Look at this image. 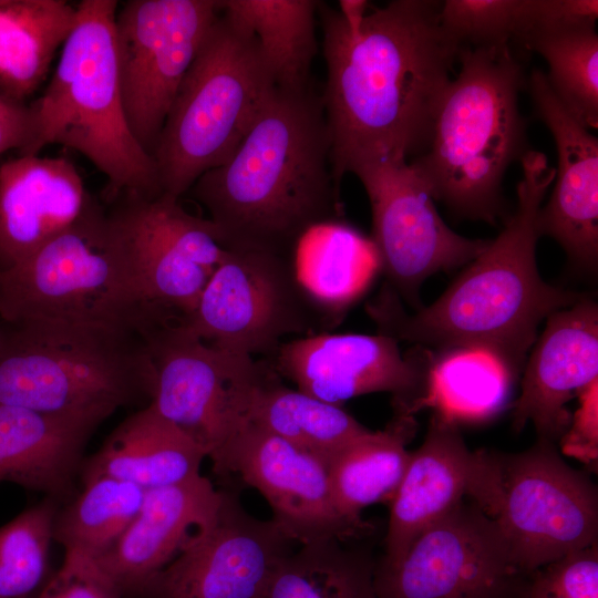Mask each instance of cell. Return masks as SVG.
Listing matches in <instances>:
<instances>
[{"label":"cell","instance_id":"6da1fadb","mask_svg":"<svg viewBox=\"0 0 598 598\" xmlns=\"http://www.w3.org/2000/svg\"><path fill=\"white\" fill-rule=\"evenodd\" d=\"M440 8L433 0L370 7L353 35L338 11L319 1L327 65L321 100L339 188L359 159L410 161L426 148L458 52L440 27Z\"/></svg>","mask_w":598,"mask_h":598},{"label":"cell","instance_id":"7a4b0ae2","mask_svg":"<svg viewBox=\"0 0 598 598\" xmlns=\"http://www.w3.org/2000/svg\"><path fill=\"white\" fill-rule=\"evenodd\" d=\"M519 163L523 174L516 209L496 239L433 303L414 313L406 312L399 295L385 283L367 305L379 333L436 350L482 349L517 378L540 322L586 296L551 286L540 277L536 262L538 215L555 167L535 150Z\"/></svg>","mask_w":598,"mask_h":598},{"label":"cell","instance_id":"3957f363","mask_svg":"<svg viewBox=\"0 0 598 598\" xmlns=\"http://www.w3.org/2000/svg\"><path fill=\"white\" fill-rule=\"evenodd\" d=\"M187 193L226 249L296 256L313 229L342 216L321 94L276 86L233 155Z\"/></svg>","mask_w":598,"mask_h":598},{"label":"cell","instance_id":"277c9868","mask_svg":"<svg viewBox=\"0 0 598 598\" xmlns=\"http://www.w3.org/2000/svg\"><path fill=\"white\" fill-rule=\"evenodd\" d=\"M456 61L461 69L441 100L430 142L410 163L434 200L495 226L506 215L505 174L532 150L518 106L527 78L511 44L462 48Z\"/></svg>","mask_w":598,"mask_h":598},{"label":"cell","instance_id":"5b68a950","mask_svg":"<svg viewBox=\"0 0 598 598\" xmlns=\"http://www.w3.org/2000/svg\"><path fill=\"white\" fill-rule=\"evenodd\" d=\"M10 327L0 344V404L101 422L120 408L150 404L148 333L55 320Z\"/></svg>","mask_w":598,"mask_h":598},{"label":"cell","instance_id":"8992f818","mask_svg":"<svg viewBox=\"0 0 598 598\" xmlns=\"http://www.w3.org/2000/svg\"><path fill=\"white\" fill-rule=\"evenodd\" d=\"M116 0H82L43 93L30 104L34 137L24 155L60 144L86 157L107 179L105 202L123 192L162 194L152 157L124 112L115 35Z\"/></svg>","mask_w":598,"mask_h":598},{"label":"cell","instance_id":"52a82bcc","mask_svg":"<svg viewBox=\"0 0 598 598\" xmlns=\"http://www.w3.org/2000/svg\"><path fill=\"white\" fill-rule=\"evenodd\" d=\"M0 318L9 326L55 320L145 333L166 326L141 295L117 221L91 194L66 229L0 270Z\"/></svg>","mask_w":598,"mask_h":598},{"label":"cell","instance_id":"ba28073f","mask_svg":"<svg viewBox=\"0 0 598 598\" xmlns=\"http://www.w3.org/2000/svg\"><path fill=\"white\" fill-rule=\"evenodd\" d=\"M275 89L256 37L220 11L152 154L162 193L181 198L204 173L225 163Z\"/></svg>","mask_w":598,"mask_h":598},{"label":"cell","instance_id":"9c48e42d","mask_svg":"<svg viewBox=\"0 0 598 598\" xmlns=\"http://www.w3.org/2000/svg\"><path fill=\"white\" fill-rule=\"evenodd\" d=\"M466 496L496 524L526 575L597 544V488L551 441L537 439L518 453L473 452Z\"/></svg>","mask_w":598,"mask_h":598},{"label":"cell","instance_id":"30bf717a","mask_svg":"<svg viewBox=\"0 0 598 598\" xmlns=\"http://www.w3.org/2000/svg\"><path fill=\"white\" fill-rule=\"evenodd\" d=\"M334 317L303 285L296 256L229 250L183 324L225 351L272 357L283 338L310 336Z\"/></svg>","mask_w":598,"mask_h":598},{"label":"cell","instance_id":"8fae6325","mask_svg":"<svg viewBox=\"0 0 598 598\" xmlns=\"http://www.w3.org/2000/svg\"><path fill=\"white\" fill-rule=\"evenodd\" d=\"M147 339L154 375L150 405L212 461L247 422L268 367L206 343L183 322L157 328Z\"/></svg>","mask_w":598,"mask_h":598},{"label":"cell","instance_id":"7c38bea8","mask_svg":"<svg viewBox=\"0 0 598 598\" xmlns=\"http://www.w3.org/2000/svg\"><path fill=\"white\" fill-rule=\"evenodd\" d=\"M348 173L363 185L372 214V244L388 285L419 309L430 276L467 265L491 239L453 231L437 213L430 188L409 159L377 155L352 163Z\"/></svg>","mask_w":598,"mask_h":598},{"label":"cell","instance_id":"4fadbf2b","mask_svg":"<svg viewBox=\"0 0 598 598\" xmlns=\"http://www.w3.org/2000/svg\"><path fill=\"white\" fill-rule=\"evenodd\" d=\"M220 12V0H128L115 14L128 127L152 157L177 90Z\"/></svg>","mask_w":598,"mask_h":598},{"label":"cell","instance_id":"5bb4252c","mask_svg":"<svg viewBox=\"0 0 598 598\" xmlns=\"http://www.w3.org/2000/svg\"><path fill=\"white\" fill-rule=\"evenodd\" d=\"M528 578L496 524L464 499L374 569L378 598H523Z\"/></svg>","mask_w":598,"mask_h":598},{"label":"cell","instance_id":"9a60e30c","mask_svg":"<svg viewBox=\"0 0 598 598\" xmlns=\"http://www.w3.org/2000/svg\"><path fill=\"white\" fill-rule=\"evenodd\" d=\"M109 204L143 299L166 323L183 322L228 252L214 224L164 193L123 192Z\"/></svg>","mask_w":598,"mask_h":598},{"label":"cell","instance_id":"2e32d148","mask_svg":"<svg viewBox=\"0 0 598 598\" xmlns=\"http://www.w3.org/2000/svg\"><path fill=\"white\" fill-rule=\"evenodd\" d=\"M432 350L416 346L402 353L390 336L319 332L282 342L272 370L300 391L341 405L360 395L388 392L394 414L424 408Z\"/></svg>","mask_w":598,"mask_h":598},{"label":"cell","instance_id":"e0dca14e","mask_svg":"<svg viewBox=\"0 0 598 598\" xmlns=\"http://www.w3.org/2000/svg\"><path fill=\"white\" fill-rule=\"evenodd\" d=\"M295 542L221 491L219 507L138 598H261Z\"/></svg>","mask_w":598,"mask_h":598},{"label":"cell","instance_id":"ac0fdd59","mask_svg":"<svg viewBox=\"0 0 598 598\" xmlns=\"http://www.w3.org/2000/svg\"><path fill=\"white\" fill-rule=\"evenodd\" d=\"M212 462L217 474H237L257 489L272 511L271 519L295 543L361 539L371 530L338 512L324 463L250 422Z\"/></svg>","mask_w":598,"mask_h":598},{"label":"cell","instance_id":"d6986e66","mask_svg":"<svg viewBox=\"0 0 598 598\" xmlns=\"http://www.w3.org/2000/svg\"><path fill=\"white\" fill-rule=\"evenodd\" d=\"M526 86L557 152L554 188L538 215L540 237L555 239L576 268L592 274L598 265V138L560 103L544 71L534 69Z\"/></svg>","mask_w":598,"mask_h":598},{"label":"cell","instance_id":"ffe728a7","mask_svg":"<svg viewBox=\"0 0 598 598\" xmlns=\"http://www.w3.org/2000/svg\"><path fill=\"white\" fill-rule=\"evenodd\" d=\"M512 412L519 432L527 422L537 437L559 441L571 414L566 404L598 380V307L587 295L546 319L523 368Z\"/></svg>","mask_w":598,"mask_h":598},{"label":"cell","instance_id":"44dd1931","mask_svg":"<svg viewBox=\"0 0 598 598\" xmlns=\"http://www.w3.org/2000/svg\"><path fill=\"white\" fill-rule=\"evenodd\" d=\"M220 501L221 491L203 475L146 491L134 520L95 563L122 598H138L188 539L213 519Z\"/></svg>","mask_w":598,"mask_h":598},{"label":"cell","instance_id":"7402d4cb","mask_svg":"<svg viewBox=\"0 0 598 598\" xmlns=\"http://www.w3.org/2000/svg\"><path fill=\"white\" fill-rule=\"evenodd\" d=\"M89 192L64 157L18 155L0 165V270L25 259L66 229Z\"/></svg>","mask_w":598,"mask_h":598},{"label":"cell","instance_id":"603a6c76","mask_svg":"<svg viewBox=\"0 0 598 598\" xmlns=\"http://www.w3.org/2000/svg\"><path fill=\"white\" fill-rule=\"evenodd\" d=\"M473 452L454 421L434 412L422 444L410 452L403 477L390 502L385 549L380 561L393 563L425 528L466 496Z\"/></svg>","mask_w":598,"mask_h":598},{"label":"cell","instance_id":"cb8c5ba5","mask_svg":"<svg viewBox=\"0 0 598 598\" xmlns=\"http://www.w3.org/2000/svg\"><path fill=\"white\" fill-rule=\"evenodd\" d=\"M101 423L0 404V483L65 503L74 494L85 447Z\"/></svg>","mask_w":598,"mask_h":598},{"label":"cell","instance_id":"d4e9b609","mask_svg":"<svg viewBox=\"0 0 598 598\" xmlns=\"http://www.w3.org/2000/svg\"><path fill=\"white\" fill-rule=\"evenodd\" d=\"M203 448L150 404L126 416L100 448L84 458L81 482L109 476L145 491L200 476Z\"/></svg>","mask_w":598,"mask_h":598},{"label":"cell","instance_id":"484cf974","mask_svg":"<svg viewBox=\"0 0 598 598\" xmlns=\"http://www.w3.org/2000/svg\"><path fill=\"white\" fill-rule=\"evenodd\" d=\"M416 429L414 415L394 414L383 430H369L328 462L331 495L347 520L370 526L361 518V512L373 504L391 502L409 462L406 446Z\"/></svg>","mask_w":598,"mask_h":598},{"label":"cell","instance_id":"4316f807","mask_svg":"<svg viewBox=\"0 0 598 598\" xmlns=\"http://www.w3.org/2000/svg\"><path fill=\"white\" fill-rule=\"evenodd\" d=\"M75 20L76 4L64 0H0V93L24 103L47 79Z\"/></svg>","mask_w":598,"mask_h":598},{"label":"cell","instance_id":"83f0119b","mask_svg":"<svg viewBox=\"0 0 598 598\" xmlns=\"http://www.w3.org/2000/svg\"><path fill=\"white\" fill-rule=\"evenodd\" d=\"M247 422L317 457L326 466L343 446L369 431L341 405L282 384L271 367L254 393Z\"/></svg>","mask_w":598,"mask_h":598},{"label":"cell","instance_id":"f1b7e54d","mask_svg":"<svg viewBox=\"0 0 598 598\" xmlns=\"http://www.w3.org/2000/svg\"><path fill=\"white\" fill-rule=\"evenodd\" d=\"M315 0H220V11L252 33L276 86L301 91L312 86L318 51Z\"/></svg>","mask_w":598,"mask_h":598},{"label":"cell","instance_id":"f546056e","mask_svg":"<svg viewBox=\"0 0 598 598\" xmlns=\"http://www.w3.org/2000/svg\"><path fill=\"white\" fill-rule=\"evenodd\" d=\"M515 44L548 65L546 80L566 110L590 131L598 127V33L596 22L547 23L530 28ZM514 45V44H513Z\"/></svg>","mask_w":598,"mask_h":598},{"label":"cell","instance_id":"4dcf8cb0","mask_svg":"<svg viewBox=\"0 0 598 598\" xmlns=\"http://www.w3.org/2000/svg\"><path fill=\"white\" fill-rule=\"evenodd\" d=\"M353 540L300 545L277 567L261 598H378L377 559Z\"/></svg>","mask_w":598,"mask_h":598},{"label":"cell","instance_id":"1f68e13d","mask_svg":"<svg viewBox=\"0 0 598 598\" xmlns=\"http://www.w3.org/2000/svg\"><path fill=\"white\" fill-rule=\"evenodd\" d=\"M433 354L425 406L454 421L478 422L507 403L516 377L494 354L476 348H451Z\"/></svg>","mask_w":598,"mask_h":598},{"label":"cell","instance_id":"d6a6232c","mask_svg":"<svg viewBox=\"0 0 598 598\" xmlns=\"http://www.w3.org/2000/svg\"><path fill=\"white\" fill-rule=\"evenodd\" d=\"M61 504L53 520V540L65 551L94 560L107 553L138 514L146 491L122 480L94 477Z\"/></svg>","mask_w":598,"mask_h":598},{"label":"cell","instance_id":"836d02e7","mask_svg":"<svg viewBox=\"0 0 598 598\" xmlns=\"http://www.w3.org/2000/svg\"><path fill=\"white\" fill-rule=\"evenodd\" d=\"M318 230V241L305 249L296 265L307 289L336 312L363 293L381 262L372 241L350 227L337 221Z\"/></svg>","mask_w":598,"mask_h":598},{"label":"cell","instance_id":"e575fe53","mask_svg":"<svg viewBox=\"0 0 598 598\" xmlns=\"http://www.w3.org/2000/svg\"><path fill=\"white\" fill-rule=\"evenodd\" d=\"M60 505L44 496L0 526V598H29L47 581L53 520Z\"/></svg>","mask_w":598,"mask_h":598},{"label":"cell","instance_id":"d590c367","mask_svg":"<svg viewBox=\"0 0 598 598\" xmlns=\"http://www.w3.org/2000/svg\"><path fill=\"white\" fill-rule=\"evenodd\" d=\"M527 0L441 1L440 27L457 50L513 43L519 33Z\"/></svg>","mask_w":598,"mask_h":598},{"label":"cell","instance_id":"8d00e7d4","mask_svg":"<svg viewBox=\"0 0 598 598\" xmlns=\"http://www.w3.org/2000/svg\"><path fill=\"white\" fill-rule=\"evenodd\" d=\"M523 598H598L597 544L533 571Z\"/></svg>","mask_w":598,"mask_h":598},{"label":"cell","instance_id":"74e56055","mask_svg":"<svg viewBox=\"0 0 598 598\" xmlns=\"http://www.w3.org/2000/svg\"><path fill=\"white\" fill-rule=\"evenodd\" d=\"M35 598H122V596L94 559L76 551H65L61 567L47 579Z\"/></svg>","mask_w":598,"mask_h":598},{"label":"cell","instance_id":"f35d334b","mask_svg":"<svg viewBox=\"0 0 598 598\" xmlns=\"http://www.w3.org/2000/svg\"><path fill=\"white\" fill-rule=\"evenodd\" d=\"M579 408L571 415L570 423L559 439L565 454L587 464L597 461L598 455V380L579 394Z\"/></svg>","mask_w":598,"mask_h":598},{"label":"cell","instance_id":"ab89813d","mask_svg":"<svg viewBox=\"0 0 598 598\" xmlns=\"http://www.w3.org/2000/svg\"><path fill=\"white\" fill-rule=\"evenodd\" d=\"M34 137V115L23 102L0 93V154L17 151L24 155Z\"/></svg>","mask_w":598,"mask_h":598},{"label":"cell","instance_id":"60d3db41","mask_svg":"<svg viewBox=\"0 0 598 598\" xmlns=\"http://www.w3.org/2000/svg\"><path fill=\"white\" fill-rule=\"evenodd\" d=\"M338 13L346 30L350 34H358L363 27L364 19L369 12L370 3L367 0H340L338 2Z\"/></svg>","mask_w":598,"mask_h":598},{"label":"cell","instance_id":"b9f144b4","mask_svg":"<svg viewBox=\"0 0 598 598\" xmlns=\"http://www.w3.org/2000/svg\"><path fill=\"white\" fill-rule=\"evenodd\" d=\"M1 340H2V330L0 329V344H1Z\"/></svg>","mask_w":598,"mask_h":598},{"label":"cell","instance_id":"7bdbcfd3","mask_svg":"<svg viewBox=\"0 0 598 598\" xmlns=\"http://www.w3.org/2000/svg\"><path fill=\"white\" fill-rule=\"evenodd\" d=\"M38 592H39V591H38ZM37 595H38V594H35V595H33V596H31V597H29V598H35V597H37Z\"/></svg>","mask_w":598,"mask_h":598}]
</instances>
